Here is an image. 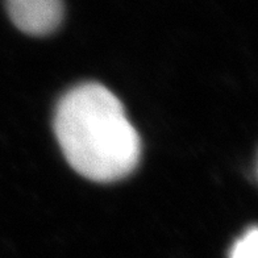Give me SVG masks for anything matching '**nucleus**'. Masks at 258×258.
Here are the masks:
<instances>
[{
  "label": "nucleus",
  "instance_id": "f257e3e1",
  "mask_svg": "<svg viewBox=\"0 0 258 258\" xmlns=\"http://www.w3.org/2000/svg\"><path fill=\"white\" fill-rule=\"evenodd\" d=\"M54 132L68 162L87 179H121L140 161L139 133L115 94L98 83L77 86L62 96Z\"/></svg>",
  "mask_w": 258,
  "mask_h": 258
},
{
  "label": "nucleus",
  "instance_id": "f03ea898",
  "mask_svg": "<svg viewBox=\"0 0 258 258\" xmlns=\"http://www.w3.org/2000/svg\"><path fill=\"white\" fill-rule=\"evenodd\" d=\"M6 7L12 23L31 36L50 34L63 19L62 0H6Z\"/></svg>",
  "mask_w": 258,
  "mask_h": 258
},
{
  "label": "nucleus",
  "instance_id": "7ed1b4c3",
  "mask_svg": "<svg viewBox=\"0 0 258 258\" xmlns=\"http://www.w3.org/2000/svg\"><path fill=\"white\" fill-rule=\"evenodd\" d=\"M229 258H258L257 228H250L236 240L229 251Z\"/></svg>",
  "mask_w": 258,
  "mask_h": 258
}]
</instances>
